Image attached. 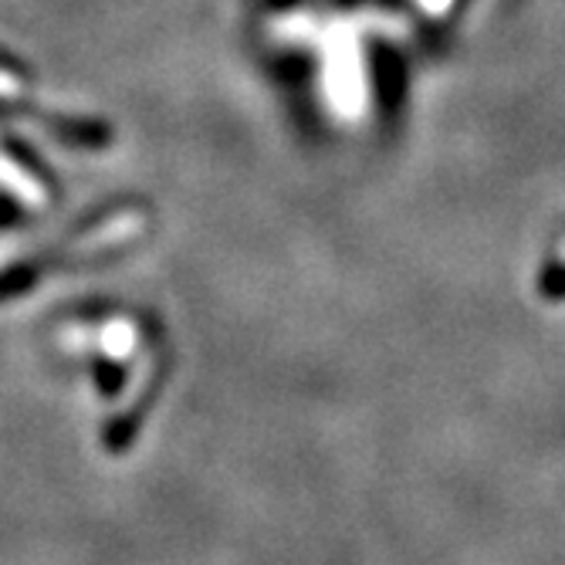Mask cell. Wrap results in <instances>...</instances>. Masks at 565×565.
Returning a JSON list of instances; mask_svg holds the SVG:
<instances>
[{
	"label": "cell",
	"mask_w": 565,
	"mask_h": 565,
	"mask_svg": "<svg viewBox=\"0 0 565 565\" xmlns=\"http://www.w3.org/2000/svg\"><path fill=\"white\" fill-rule=\"evenodd\" d=\"M21 78L8 68H0V98H18L21 95Z\"/></svg>",
	"instance_id": "cell-1"
}]
</instances>
